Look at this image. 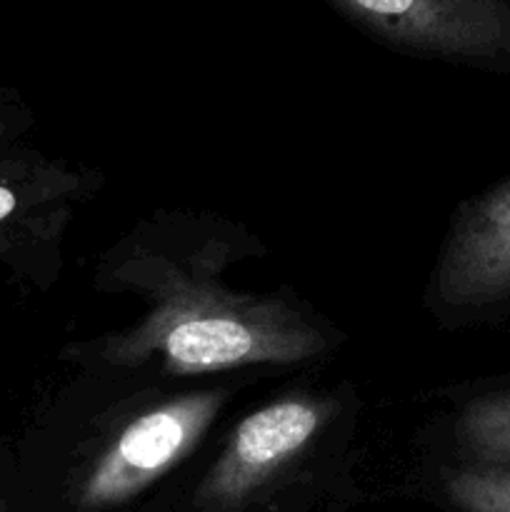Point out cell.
I'll use <instances>...</instances> for the list:
<instances>
[{
	"label": "cell",
	"mask_w": 510,
	"mask_h": 512,
	"mask_svg": "<svg viewBox=\"0 0 510 512\" xmlns=\"http://www.w3.org/2000/svg\"><path fill=\"white\" fill-rule=\"evenodd\" d=\"M220 395H188L133 420L85 480L80 503L90 510L123 503L195 448Z\"/></svg>",
	"instance_id": "3"
},
{
	"label": "cell",
	"mask_w": 510,
	"mask_h": 512,
	"mask_svg": "<svg viewBox=\"0 0 510 512\" xmlns=\"http://www.w3.org/2000/svg\"><path fill=\"white\" fill-rule=\"evenodd\" d=\"M433 288L448 308H485L510 298V178L460 210Z\"/></svg>",
	"instance_id": "5"
},
{
	"label": "cell",
	"mask_w": 510,
	"mask_h": 512,
	"mask_svg": "<svg viewBox=\"0 0 510 512\" xmlns=\"http://www.w3.org/2000/svg\"><path fill=\"white\" fill-rule=\"evenodd\" d=\"M390 50L510 70V0H325Z\"/></svg>",
	"instance_id": "1"
},
{
	"label": "cell",
	"mask_w": 510,
	"mask_h": 512,
	"mask_svg": "<svg viewBox=\"0 0 510 512\" xmlns=\"http://www.w3.org/2000/svg\"><path fill=\"white\" fill-rule=\"evenodd\" d=\"M15 203H18V198H15L13 190L3 188V185H0V220H5L10 213H13Z\"/></svg>",
	"instance_id": "8"
},
{
	"label": "cell",
	"mask_w": 510,
	"mask_h": 512,
	"mask_svg": "<svg viewBox=\"0 0 510 512\" xmlns=\"http://www.w3.org/2000/svg\"><path fill=\"white\" fill-rule=\"evenodd\" d=\"M325 415V405L315 400L290 398L245 418L205 478L198 503L208 510L240 508L310 443Z\"/></svg>",
	"instance_id": "4"
},
{
	"label": "cell",
	"mask_w": 510,
	"mask_h": 512,
	"mask_svg": "<svg viewBox=\"0 0 510 512\" xmlns=\"http://www.w3.org/2000/svg\"><path fill=\"white\" fill-rule=\"evenodd\" d=\"M148 343L175 373H205L245 363H290L318 350V335L273 315L170 308L158 315Z\"/></svg>",
	"instance_id": "2"
},
{
	"label": "cell",
	"mask_w": 510,
	"mask_h": 512,
	"mask_svg": "<svg viewBox=\"0 0 510 512\" xmlns=\"http://www.w3.org/2000/svg\"><path fill=\"white\" fill-rule=\"evenodd\" d=\"M448 495L465 512H510V470H463L448 480Z\"/></svg>",
	"instance_id": "7"
},
{
	"label": "cell",
	"mask_w": 510,
	"mask_h": 512,
	"mask_svg": "<svg viewBox=\"0 0 510 512\" xmlns=\"http://www.w3.org/2000/svg\"><path fill=\"white\" fill-rule=\"evenodd\" d=\"M460 440L483 468L510 470V390L468 403L460 415Z\"/></svg>",
	"instance_id": "6"
}]
</instances>
